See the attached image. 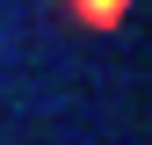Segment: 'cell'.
<instances>
[{
  "mask_svg": "<svg viewBox=\"0 0 152 145\" xmlns=\"http://www.w3.org/2000/svg\"><path fill=\"white\" fill-rule=\"evenodd\" d=\"M65 7H72V22H80V29H123V15H130V0H65Z\"/></svg>",
  "mask_w": 152,
  "mask_h": 145,
  "instance_id": "1",
  "label": "cell"
}]
</instances>
